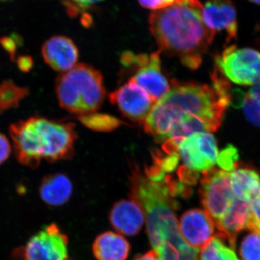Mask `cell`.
<instances>
[{
	"label": "cell",
	"mask_w": 260,
	"mask_h": 260,
	"mask_svg": "<svg viewBox=\"0 0 260 260\" xmlns=\"http://www.w3.org/2000/svg\"><path fill=\"white\" fill-rule=\"evenodd\" d=\"M229 102L213 85L174 83L155 103L143 125L166 151H177L179 143L200 132L216 131L221 126Z\"/></svg>",
	"instance_id": "obj_1"
},
{
	"label": "cell",
	"mask_w": 260,
	"mask_h": 260,
	"mask_svg": "<svg viewBox=\"0 0 260 260\" xmlns=\"http://www.w3.org/2000/svg\"><path fill=\"white\" fill-rule=\"evenodd\" d=\"M132 197L143 208L147 233L160 260H198L200 250L181 237L175 210L177 203L165 179L152 180L135 167L131 175Z\"/></svg>",
	"instance_id": "obj_2"
},
{
	"label": "cell",
	"mask_w": 260,
	"mask_h": 260,
	"mask_svg": "<svg viewBox=\"0 0 260 260\" xmlns=\"http://www.w3.org/2000/svg\"><path fill=\"white\" fill-rule=\"evenodd\" d=\"M203 5L198 0H175L150 15L149 25L160 52L179 58L181 64L195 70L215 36L202 18Z\"/></svg>",
	"instance_id": "obj_3"
},
{
	"label": "cell",
	"mask_w": 260,
	"mask_h": 260,
	"mask_svg": "<svg viewBox=\"0 0 260 260\" xmlns=\"http://www.w3.org/2000/svg\"><path fill=\"white\" fill-rule=\"evenodd\" d=\"M9 133L15 158L25 167L37 169L43 160L54 162L74 155L77 134L73 123L35 116L13 123Z\"/></svg>",
	"instance_id": "obj_4"
},
{
	"label": "cell",
	"mask_w": 260,
	"mask_h": 260,
	"mask_svg": "<svg viewBox=\"0 0 260 260\" xmlns=\"http://www.w3.org/2000/svg\"><path fill=\"white\" fill-rule=\"evenodd\" d=\"M55 90L61 107L78 116L96 112L106 93L102 74L84 64L61 73L56 78Z\"/></svg>",
	"instance_id": "obj_5"
},
{
	"label": "cell",
	"mask_w": 260,
	"mask_h": 260,
	"mask_svg": "<svg viewBox=\"0 0 260 260\" xmlns=\"http://www.w3.org/2000/svg\"><path fill=\"white\" fill-rule=\"evenodd\" d=\"M215 65L227 80L237 85H260V52L255 49L228 47L215 57Z\"/></svg>",
	"instance_id": "obj_6"
},
{
	"label": "cell",
	"mask_w": 260,
	"mask_h": 260,
	"mask_svg": "<svg viewBox=\"0 0 260 260\" xmlns=\"http://www.w3.org/2000/svg\"><path fill=\"white\" fill-rule=\"evenodd\" d=\"M160 51L148 54L135 55L124 52L121 55V63L126 67L135 66L134 75L131 79L149 94L154 102H158L169 91L171 85L162 73Z\"/></svg>",
	"instance_id": "obj_7"
},
{
	"label": "cell",
	"mask_w": 260,
	"mask_h": 260,
	"mask_svg": "<svg viewBox=\"0 0 260 260\" xmlns=\"http://www.w3.org/2000/svg\"><path fill=\"white\" fill-rule=\"evenodd\" d=\"M203 174L200 187L202 205L203 210L216 223L227 213L235 198L229 172L220 168H213Z\"/></svg>",
	"instance_id": "obj_8"
},
{
	"label": "cell",
	"mask_w": 260,
	"mask_h": 260,
	"mask_svg": "<svg viewBox=\"0 0 260 260\" xmlns=\"http://www.w3.org/2000/svg\"><path fill=\"white\" fill-rule=\"evenodd\" d=\"M177 150L184 169L198 175L213 169L219 154L216 140L208 132L194 133L184 138Z\"/></svg>",
	"instance_id": "obj_9"
},
{
	"label": "cell",
	"mask_w": 260,
	"mask_h": 260,
	"mask_svg": "<svg viewBox=\"0 0 260 260\" xmlns=\"http://www.w3.org/2000/svg\"><path fill=\"white\" fill-rule=\"evenodd\" d=\"M68 249L67 236L51 224L29 239L23 249V260H68Z\"/></svg>",
	"instance_id": "obj_10"
},
{
	"label": "cell",
	"mask_w": 260,
	"mask_h": 260,
	"mask_svg": "<svg viewBox=\"0 0 260 260\" xmlns=\"http://www.w3.org/2000/svg\"><path fill=\"white\" fill-rule=\"evenodd\" d=\"M109 100L130 120L143 124L155 104L144 89L132 80L109 94Z\"/></svg>",
	"instance_id": "obj_11"
},
{
	"label": "cell",
	"mask_w": 260,
	"mask_h": 260,
	"mask_svg": "<svg viewBox=\"0 0 260 260\" xmlns=\"http://www.w3.org/2000/svg\"><path fill=\"white\" fill-rule=\"evenodd\" d=\"M202 18L214 36L217 32H226L227 42L237 38V9L232 0H208L203 6Z\"/></svg>",
	"instance_id": "obj_12"
},
{
	"label": "cell",
	"mask_w": 260,
	"mask_h": 260,
	"mask_svg": "<svg viewBox=\"0 0 260 260\" xmlns=\"http://www.w3.org/2000/svg\"><path fill=\"white\" fill-rule=\"evenodd\" d=\"M215 222L204 210H187L179 220L181 237L189 246L200 250L215 236Z\"/></svg>",
	"instance_id": "obj_13"
},
{
	"label": "cell",
	"mask_w": 260,
	"mask_h": 260,
	"mask_svg": "<svg viewBox=\"0 0 260 260\" xmlns=\"http://www.w3.org/2000/svg\"><path fill=\"white\" fill-rule=\"evenodd\" d=\"M42 55L46 64L51 69L61 73L74 68L78 60L79 52L70 38L54 36L43 44Z\"/></svg>",
	"instance_id": "obj_14"
},
{
	"label": "cell",
	"mask_w": 260,
	"mask_h": 260,
	"mask_svg": "<svg viewBox=\"0 0 260 260\" xmlns=\"http://www.w3.org/2000/svg\"><path fill=\"white\" fill-rule=\"evenodd\" d=\"M109 220L119 234L131 237L138 234L144 225L145 212L139 203L133 198L121 200L113 205Z\"/></svg>",
	"instance_id": "obj_15"
},
{
	"label": "cell",
	"mask_w": 260,
	"mask_h": 260,
	"mask_svg": "<svg viewBox=\"0 0 260 260\" xmlns=\"http://www.w3.org/2000/svg\"><path fill=\"white\" fill-rule=\"evenodd\" d=\"M251 203L234 198L227 213L215 223L219 232L218 234L226 240L234 249L238 234L247 229L250 218Z\"/></svg>",
	"instance_id": "obj_16"
},
{
	"label": "cell",
	"mask_w": 260,
	"mask_h": 260,
	"mask_svg": "<svg viewBox=\"0 0 260 260\" xmlns=\"http://www.w3.org/2000/svg\"><path fill=\"white\" fill-rule=\"evenodd\" d=\"M229 177L236 198L251 202L260 194V174L254 168L239 164L229 172Z\"/></svg>",
	"instance_id": "obj_17"
},
{
	"label": "cell",
	"mask_w": 260,
	"mask_h": 260,
	"mask_svg": "<svg viewBox=\"0 0 260 260\" xmlns=\"http://www.w3.org/2000/svg\"><path fill=\"white\" fill-rule=\"evenodd\" d=\"M93 251L97 260H126L130 245L124 236L119 233L107 232L95 239Z\"/></svg>",
	"instance_id": "obj_18"
},
{
	"label": "cell",
	"mask_w": 260,
	"mask_h": 260,
	"mask_svg": "<svg viewBox=\"0 0 260 260\" xmlns=\"http://www.w3.org/2000/svg\"><path fill=\"white\" fill-rule=\"evenodd\" d=\"M39 194L46 204L61 206L69 200L73 193V184L69 178L61 173L49 174L43 178Z\"/></svg>",
	"instance_id": "obj_19"
},
{
	"label": "cell",
	"mask_w": 260,
	"mask_h": 260,
	"mask_svg": "<svg viewBox=\"0 0 260 260\" xmlns=\"http://www.w3.org/2000/svg\"><path fill=\"white\" fill-rule=\"evenodd\" d=\"M219 234L214 236L200 250L198 260H239L234 248Z\"/></svg>",
	"instance_id": "obj_20"
},
{
	"label": "cell",
	"mask_w": 260,
	"mask_h": 260,
	"mask_svg": "<svg viewBox=\"0 0 260 260\" xmlns=\"http://www.w3.org/2000/svg\"><path fill=\"white\" fill-rule=\"evenodd\" d=\"M30 93L28 87L19 86L12 80H6L0 83V114L5 111L16 109L21 101Z\"/></svg>",
	"instance_id": "obj_21"
},
{
	"label": "cell",
	"mask_w": 260,
	"mask_h": 260,
	"mask_svg": "<svg viewBox=\"0 0 260 260\" xmlns=\"http://www.w3.org/2000/svg\"><path fill=\"white\" fill-rule=\"evenodd\" d=\"M78 119L84 126L95 131H112L121 124V121L114 116L95 112L79 116Z\"/></svg>",
	"instance_id": "obj_22"
},
{
	"label": "cell",
	"mask_w": 260,
	"mask_h": 260,
	"mask_svg": "<svg viewBox=\"0 0 260 260\" xmlns=\"http://www.w3.org/2000/svg\"><path fill=\"white\" fill-rule=\"evenodd\" d=\"M241 108L248 120L260 126V85L253 86L247 93H244Z\"/></svg>",
	"instance_id": "obj_23"
},
{
	"label": "cell",
	"mask_w": 260,
	"mask_h": 260,
	"mask_svg": "<svg viewBox=\"0 0 260 260\" xmlns=\"http://www.w3.org/2000/svg\"><path fill=\"white\" fill-rule=\"evenodd\" d=\"M239 253L243 260H260V233L251 232L246 236Z\"/></svg>",
	"instance_id": "obj_24"
},
{
	"label": "cell",
	"mask_w": 260,
	"mask_h": 260,
	"mask_svg": "<svg viewBox=\"0 0 260 260\" xmlns=\"http://www.w3.org/2000/svg\"><path fill=\"white\" fill-rule=\"evenodd\" d=\"M217 164L220 169L231 172L239 165V153L232 145H229L218 154Z\"/></svg>",
	"instance_id": "obj_25"
},
{
	"label": "cell",
	"mask_w": 260,
	"mask_h": 260,
	"mask_svg": "<svg viewBox=\"0 0 260 260\" xmlns=\"http://www.w3.org/2000/svg\"><path fill=\"white\" fill-rule=\"evenodd\" d=\"M103 0H62L67 13L72 18L78 16Z\"/></svg>",
	"instance_id": "obj_26"
},
{
	"label": "cell",
	"mask_w": 260,
	"mask_h": 260,
	"mask_svg": "<svg viewBox=\"0 0 260 260\" xmlns=\"http://www.w3.org/2000/svg\"><path fill=\"white\" fill-rule=\"evenodd\" d=\"M23 44V38L17 34H12L10 37H0V45L8 53L12 61H15L17 49Z\"/></svg>",
	"instance_id": "obj_27"
},
{
	"label": "cell",
	"mask_w": 260,
	"mask_h": 260,
	"mask_svg": "<svg viewBox=\"0 0 260 260\" xmlns=\"http://www.w3.org/2000/svg\"><path fill=\"white\" fill-rule=\"evenodd\" d=\"M247 229L260 233V194L251 201V213Z\"/></svg>",
	"instance_id": "obj_28"
},
{
	"label": "cell",
	"mask_w": 260,
	"mask_h": 260,
	"mask_svg": "<svg viewBox=\"0 0 260 260\" xmlns=\"http://www.w3.org/2000/svg\"><path fill=\"white\" fill-rule=\"evenodd\" d=\"M139 4L147 9L158 10L174 4L175 0H138Z\"/></svg>",
	"instance_id": "obj_29"
},
{
	"label": "cell",
	"mask_w": 260,
	"mask_h": 260,
	"mask_svg": "<svg viewBox=\"0 0 260 260\" xmlns=\"http://www.w3.org/2000/svg\"><path fill=\"white\" fill-rule=\"evenodd\" d=\"M12 148L9 140L0 133V166L9 158Z\"/></svg>",
	"instance_id": "obj_30"
},
{
	"label": "cell",
	"mask_w": 260,
	"mask_h": 260,
	"mask_svg": "<svg viewBox=\"0 0 260 260\" xmlns=\"http://www.w3.org/2000/svg\"><path fill=\"white\" fill-rule=\"evenodd\" d=\"M34 59L29 55L19 56L17 58V65L18 69L23 73H28L34 68Z\"/></svg>",
	"instance_id": "obj_31"
},
{
	"label": "cell",
	"mask_w": 260,
	"mask_h": 260,
	"mask_svg": "<svg viewBox=\"0 0 260 260\" xmlns=\"http://www.w3.org/2000/svg\"><path fill=\"white\" fill-rule=\"evenodd\" d=\"M135 260H160L153 250L149 251L143 255L138 256Z\"/></svg>",
	"instance_id": "obj_32"
},
{
	"label": "cell",
	"mask_w": 260,
	"mask_h": 260,
	"mask_svg": "<svg viewBox=\"0 0 260 260\" xmlns=\"http://www.w3.org/2000/svg\"><path fill=\"white\" fill-rule=\"evenodd\" d=\"M251 3H255L256 5H260V0H249Z\"/></svg>",
	"instance_id": "obj_33"
},
{
	"label": "cell",
	"mask_w": 260,
	"mask_h": 260,
	"mask_svg": "<svg viewBox=\"0 0 260 260\" xmlns=\"http://www.w3.org/2000/svg\"><path fill=\"white\" fill-rule=\"evenodd\" d=\"M2 1H6V0H2Z\"/></svg>",
	"instance_id": "obj_34"
}]
</instances>
